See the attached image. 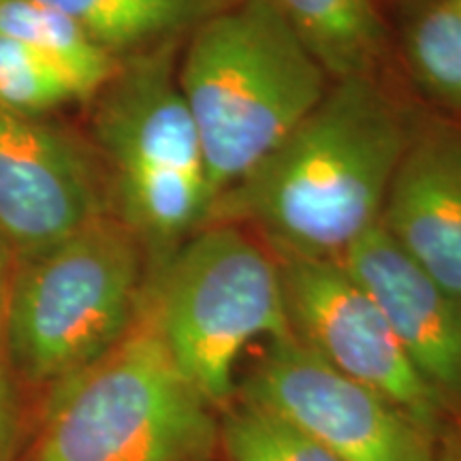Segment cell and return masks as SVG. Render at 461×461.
Segmentation results:
<instances>
[{
  "label": "cell",
  "mask_w": 461,
  "mask_h": 461,
  "mask_svg": "<svg viewBox=\"0 0 461 461\" xmlns=\"http://www.w3.org/2000/svg\"><path fill=\"white\" fill-rule=\"evenodd\" d=\"M0 32L56 67L82 101H90L120 65L71 17L39 0H0Z\"/></svg>",
  "instance_id": "obj_14"
},
{
  "label": "cell",
  "mask_w": 461,
  "mask_h": 461,
  "mask_svg": "<svg viewBox=\"0 0 461 461\" xmlns=\"http://www.w3.org/2000/svg\"><path fill=\"white\" fill-rule=\"evenodd\" d=\"M412 131L374 75L333 79L291 135L218 194L205 224H240L274 252L342 261L380 222Z\"/></svg>",
  "instance_id": "obj_1"
},
{
  "label": "cell",
  "mask_w": 461,
  "mask_h": 461,
  "mask_svg": "<svg viewBox=\"0 0 461 461\" xmlns=\"http://www.w3.org/2000/svg\"><path fill=\"white\" fill-rule=\"evenodd\" d=\"M148 278L141 241L112 212L15 263L0 321L14 376L51 389L88 367L140 319Z\"/></svg>",
  "instance_id": "obj_5"
},
{
  "label": "cell",
  "mask_w": 461,
  "mask_h": 461,
  "mask_svg": "<svg viewBox=\"0 0 461 461\" xmlns=\"http://www.w3.org/2000/svg\"><path fill=\"white\" fill-rule=\"evenodd\" d=\"M436 461H461V425H451L440 436Z\"/></svg>",
  "instance_id": "obj_20"
},
{
  "label": "cell",
  "mask_w": 461,
  "mask_h": 461,
  "mask_svg": "<svg viewBox=\"0 0 461 461\" xmlns=\"http://www.w3.org/2000/svg\"><path fill=\"white\" fill-rule=\"evenodd\" d=\"M241 402L272 412L339 461H436L440 436L321 359L295 333L267 342L241 384Z\"/></svg>",
  "instance_id": "obj_7"
},
{
  "label": "cell",
  "mask_w": 461,
  "mask_h": 461,
  "mask_svg": "<svg viewBox=\"0 0 461 461\" xmlns=\"http://www.w3.org/2000/svg\"><path fill=\"white\" fill-rule=\"evenodd\" d=\"M177 82L214 203L319 105L331 77L272 0H238L190 32Z\"/></svg>",
  "instance_id": "obj_2"
},
{
  "label": "cell",
  "mask_w": 461,
  "mask_h": 461,
  "mask_svg": "<svg viewBox=\"0 0 461 461\" xmlns=\"http://www.w3.org/2000/svg\"><path fill=\"white\" fill-rule=\"evenodd\" d=\"M82 101L71 82L24 43L0 32V107L26 115H50Z\"/></svg>",
  "instance_id": "obj_17"
},
{
  "label": "cell",
  "mask_w": 461,
  "mask_h": 461,
  "mask_svg": "<svg viewBox=\"0 0 461 461\" xmlns=\"http://www.w3.org/2000/svg\"><path fill=\"white\" fill-rule=\"evenodd\" d=\"M146 303L177 367L214 408L233 397L248 346L293 336L278 258L240 224L194 230L149 274Z\"/></svg>",
  "instance_id": "obj_6"
},
{
  "label": "cell",
  "mask_w": 461,
  "mask_h": 461,
  "mask_svg": "<svg viewBox=\"0 0 461 461\" xmlns=\"http://www.w3.org/2000/svg\"><path fill=\"white\" fill-rule=\"evenodd\" d=\"M331 79L374 75L387 31L374 0H272Z\"/></svg>",
  "instance_id": "obj_13"
},
{
  "label": "cell",
  "mask_w": 461,
  "mask_h": 461,
  "mask_svg": "<svg viewBox=\"0 0 461 461\" xmlns=\"http://www.w3.org/2000/svg\"><path fill=\"white\" fill-rule=\"evenodd\" d=\"M221 453L227 461H339L272 412L241 400L221 420Z\"/></svg>",
  "instance_id": "obj_16"
},
{
  "label": "cell",
  "mask_w": 461,
  "mask_h": 461,
  "mask_svg": "<svg viewBox=\"0 0 461 461\" xmlns=\"http://www.w3.org/2000/svg\"><path fill=\"white\" fill-rule=\"evenodd\" d=\"M17 438H20V406L15 397L14 372L0 339V461H14Z\"/></svg>",
  "instance_id": "obj_18"
},
{
  "label": "cell",
  "mask_w": 461,
  "mask_h": 461,
  "mask_svg": "<svg viewBox=\"0 0 461 461\" xmlns=\"http://www.w3.org/2000/svg\"><path fill=\"white\" fill-rule=\"evenodd\" d=\"M380 224L442 288L461 299V126L414 124Z\"/></svg>",
  "instance_id": "obj_11"
},
{
  "label": "cell",
  "mask_w": 461,
  "mask_h": 461,
  "mask_svg": "<svg viewBox=\"0 0 461 461\" xmlns=\"http://www.w3.org/2000/svg\"><path fill=\"white\" fill-rule=\"evenodd\" d=\"M221 423L184 376L148 303L131 331L50 389L32 461H214Z\"/></svg>",
  "instance_id": "obj_4"
},
{
  "label": "cell",
  "mask_w": 461,
  "mask_h": 461,
  "mask_svg": "<svg viewBox=\"0 0 461 461\" xmlns=\"http://www.w3.org/2000/svg\"><path fill=\"white\" fill-rule=\"evenodd\" d=\"M177 41L120 60L90 103V146L109 210L154 274L207 221L212 197L201 141L177 82Z\"/></svg>",
  "instance_id": "obj_3"
},
{
  "label": "cell",
  "mask_w": 461,
  "mask_h": 461,
  "mask_svg": "<svg viewBox=\"0 0 461 461\" xmlns=\"http://www.w3.org/2000/svg\"><path fill=\"white\" fill-rule=\"evenodd\" d=\"M118 60L177 41L238 0H39Z\"/></svg>",
  "instance_id": "obj_12"
},
{
  "label": "cell",
  "mask_w": 461,
  "mask_h": 461,
  "mask_svg": "<svg viewBox=\"0 0 461 461\" xmlns=\"http://www.w3.org/2000/svg\"><path fill=\"white\" fill-rule=\"evenodd\" d=\"M339 263L370 293L414 370L461 425V299L414 263L380 222Z\"/></svg>",
  "instance_id": "obj_10"
},
{
  "label": "cell",
  "mask_w": 461,
  "mask_h": 461,
  "mask_svg": "<svg viewBox=\"0 0 461 461\" xmlns=\"http://www.w3.org/2000/svg\"><path fill=\"white\" fill-rule=\"evenodd\" d=\"M109 212L90 141L48 115L0 107V233L15 263L45 255Z\"/></svg>",
  "instance_id": "obj_9"
},
{
  "label": "cell",
  "mask_w": 461,
  "mask_h": 461,
  "mask_svg": "<svg viewBox=\"0 0 461 461\" xmlns=\"http://www.w3.org/2000/svg\"><path fill=\"white\" fill-rule=\"evenodd\" d=\"M299 342L348 378L384 395L442 436L457 425L420 378L370 293L339 261L274 252Z\"/></svg>",
  "instance_id": "obj_8"
},
{
  "label": "cell",
  "mask_w": 461,
  "mask_h": 461,
  "mask_svg": "<svg viewBox=\"0 0 461 461\" xmlns=\"http://www.w3.org/2000/svg\"><path fill=\"white\" fill-rule=\"evenodd\" d=\"M457 3H461V0H457Z\"/></svg>",
  "instance_id": "obj_21"
},
{
  "label": "cell",
  "mask_w": 461,
  "mask_h": 461,
  "mask_svg": "<svg viewBox=\"0 0 461 461\" xmlns=\"http://www.w3.org/2000/svg\"><path fill=\"white\" fill-rule=\"evenodd\" d=\"M412 75L442 105L461 112V3L436 0L406 34Z\"/></svg>",
  "instance_id": "obj_15"
},
{
  "label": "cell",
  "mask_w": 461,
  "mask_h": 461,
  "mask_svg": "<svg viewBox=\"0 0 461 461\" xmlns=\"http://www.w3.org/2000/svg\"><path fill=\"white\" fill-rule=\"evenodd\" d=\"M14 272H15L14 250H11L7 240H5L3 233H0V321H3L5 303H7V295H9V286H11V278H14Z\"/></svg>",
  "instance_id": "obj_19"
}]
</instances>
